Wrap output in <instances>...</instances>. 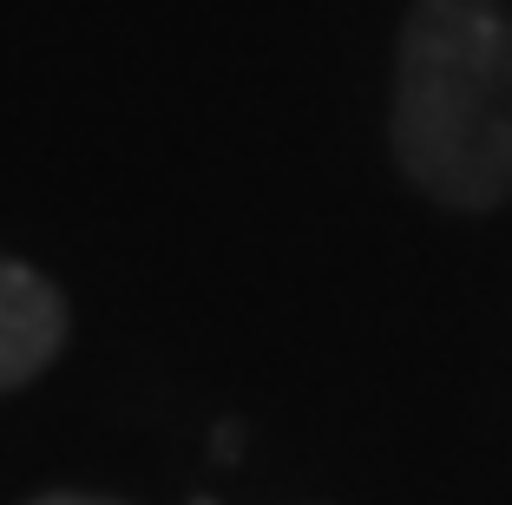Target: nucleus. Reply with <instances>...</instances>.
I'll list each match as a JSON object with an SVG mask.
<instances>
[{
    "instance_id": "obj_1",
    "label": "nucleus",
    "mask_w": 512,
    "mask_h": 505,
    "mask_svg": "<svg viewBox=\"0 0 512 505\" xmlns=\"http://www.w3.org/2000/svg\"><path fill=\"white\" fill-rule=\"evenodd\" d=\"M394 158L447 210L512 197V7L414 0L394 73Z\"/></svg>"
},
{
    "instance_id": "obj_2",
    "label": "nucleus",
    "mask_w": 512,
    "mask_h": 505,
    "mask_svg": "<svg viewBox=\"0 0 512 505\" xmlns=\"http://www.w3.org/2000/svg\"><path fill=\"white\" fill-rule=\"evenodd\" d=\"M66 348V296L40 269L0 256V394L40 381Z\"/></svg>"
},
{
    "instance_id": "obj_3",
    "label": "nucleus",
    "mask_w": 512,
    "mask_h": 505,
    "mask_svg": "<svg viewBox=\"0 0 512 505\" xmlns=\"http://www.w3.org/2000/svg\"><path fill=\"white\" fill-rule=\"evenodd\" d=\"M27 505H119V499H92V492H46V499H27Z\"/></svg>"
},
{
    "instance_id": "obj_4",
    "label": "nucleus",
    "mask_w": 512,
    "mask_h": 505,
    "mask_svg": "<svg viewBox=\"0 0 512 505\" xmlns=\"http://www.w3.org/2000/svg\"><path fill=\"white\" fill-rule=\"evenodd\" d=\"M197 505H211V499H197Z\"/></svg>"
}]
</instances>
